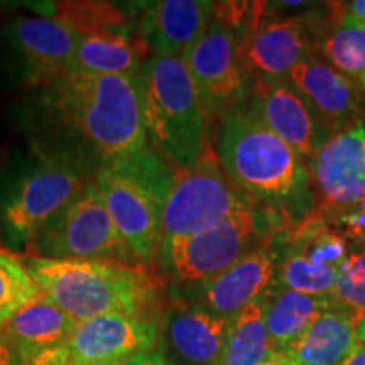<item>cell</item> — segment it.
Returning a JSON list of instances; mask_svg holds the SVG:
<instances>
[{"label":"cell","mask_w":365,"mask_h":365,"mask_svg":"<svg viewBox=\"0 0 365 365\" xmlns=\"http://www.w3.org/2000/svg\"><path fill=\"white\" fill-rule=\"evenodd\" d=\"M31 148L93 176L149 144L139 75L70 71L29 98Z\"/></svg>","instance_id":"1"},{"label":"cell","mask_w":365,"mask_h":365,"mask_svg":"<svg viewBox=\"0 0 365 365\" xmlns=\"http://www.w3.org/2000/svg\"><path fill=\"white\" fill-rule=\"evenodd\" d=\"M215 154L232 185L291 230L317 212L308 164L245 103L222 120Z\"/></svg>","instance_id":"2"},{"label":"cell","mask_w":365,"mask_h":365,"mask_svg":"<svg viewBox=\"0 0 365 365\" xmlns=\"http://www.w3.org/2000/svg\"><path fill=\"white\" fill-rule=\"evenodd\" d=\"M21 257L39 289L76 323L115 313L145 314L156 296V279L144 267Z\"/></svg>","instance_id":"3"},{"label":"cell","mask_w":365,"mask_h":365,"mask_svg":"<svg viewBox=\"0 0 365 365\" xmlns=\"http://www.w3.org/2000/svg\"><path fill=\"white\" fill-rule=\"evenodd\" d=\"M176 175L175 168L148 144L108 163L93 176L117 230L144 267L158 261L164 208Z\"/></svg>","instance_id":"4"},{"label":"cell","mask_w":365,"mask_h":365,"mask_svg":"<svg viewBox=\"0 0 365 365\" xmlns=\"http://www.w3.org/2000/svg\"><path fill=\"white\" fill-rule=\"evenodd\" d=\"M91 181L75 166L31 148L0 168V240L11 252H26L46 223Z\"/></svg>","instance_id":"5"},{"label":"cell","mask_w":365,"mask_h":365,"mask_svg":"<svg viewBox=\"0 0 365 365\" xmlns=\"http://www.w3.org/2000/svg\"><path fill=\"white\" fill-rule=\"evenodd\" d=\"M140 80L149 144L176 171L188 170L210 148V122L188 68L178 56H150Z\"/></svg>","instance_id":"6"},{"label":"cell","mask_w":365,"mask_h":365,"mask_svg":"<svg viewBox=\"0 0 365 365\" xmlns=\"http://www.w3.org/2000/svg\"><path fill=\"white\" fill-rule=\"evenodd\" d=\"M27 255L56 261H81L144 267L117 230L93 180L83 191L41 228Z\"/></svg>","instance_id":"7"},{"label":"cell","mask_w":365,"mask_h":365,"mask_svg":"<svg viewBox=\"0 0 365 365\" xmlns=\"http://www.w3.org/2000/svg\"><path fill=\"white\" fill-rule=\"evenodd\" d=\"M284 228L286 223L279 217L250 203L237 208L208 230L175 245L159 257L158 264L176 281L202 284L227 271Z\"/></svg>","instance_id":"8"},{"label":"cell","mask_w":365,"mask_h":365,"mask_svg":"<svg viewBox=\"0 0 365 365\" xmlns=\"http://www.w3.org/2000/svg\"><path fill=\"white\" fill-rule=\"evenodd\" d=\"M254 203L232 185L210 145L207 153L185 171H178L163 215L159 257L175 245L202 234L237 208ZM257 205V203H255Z\"/></svg>","instance_id":"9"},{"label":"cell","mask_w":365,"mask_h":365,"mask_svg":"<svg viewBox=\"0 0 365 365\" xmlns=\"http://www.w3.org/2000/svg\"><path fill=\"white\" fill-rule=\"evenodd\" d=\"M81 36L51 17H16L2 29L9 75L29 91L48 88L73 70Z\"/></svg>","instance_id":"10"},{"label":"cell","mask_w":365,"mask_h":365,"mask_svg":"<svg viewBox=\"0 0 365 365\" xmlns=\"http://www.w3.org/2000/svg\"><path fill=\"white\" fill-rule=\"evenodd\" d=\"M181 59L210 124L222 122L249 97L252 78L242 61L240 38L222 22L212 19Z\"/></svg>","instance_id":"11"},{"label":"cell","mask_w":365,"mask_h":365,"mask_svg":"<svg viewBox=\"0 0 365 365\" xmlns=\"http://www.w3.org/2000/svg\"><path fill=\"white\" fill-rule=\"evenodd\" d=\"M350 242L325 218L313 215L289 232L274 284L312 296H331Z\"/></svg>","instance_id":"12"},{"label":"cell","mask_w":365,"mask_h":365,"mask_svg":"<svg viewBox=\"0 0 365 365\" xmlns=\"http://www.w3.org/2000/svg\"><path fill=\"white\" fill-rule=\"evenodd\" d=\"M244 103L307 164L312 163L333 137L330 127L313 105L287 78L252 81V88Z\"/></svg>","instance_id":"13"},{"label":"cell","mask_w":365,"mask_h":365,"mask_svg":"<svg viewBox=\"0 0 365 365\" xmlns=\"http://www.w3.org/2000/svg\"><path fill=\"white\" fill-rule=\"evenodd\" d=\"M328 21L330 16L323 14H303L262 22L240 38L242 61L252 81L287 78L298 63L314 54Z\"/></svg>","instance_id":"14"},{"label":"cell","mask_w":365,"mask_h":365,"mask_svg":"<svg viewBox=\"0 0 365 365\" xmlns=\"http://www.w3.org/2000/svg\"><path fill=\"white\" fill-rule=\"evenodd\" d=\"M317 212L331 222L365 196V120L339 132L308 164Z\"/></svg>","instance_id":"15"},{"label":"cell","mask_w":365,"mask_h":365,"mask_svg":"<svg viewBox=\"0 0 365 365\" xmlns=\"http://www.w3.org/2000/svg\"><path fill=\"white\" fill-rule=\"evenodd\" d=\"M289 232V228L277 232L271 240L217 277L195 284L200 291L202 307L218 317L232 318L247 304L261 299L276 281Z\"/></svg>","instance_id":"16"},{"label":"cell","mask_w":365,"mask_h":365,"mask_svg":"<svg viewBox=\"0 0 365 365\" xmlns=\"http://www.w3.org/2000/svg\"><path fill=\"white\" fill-rule=\"evenodd\" d=\"M161 339L148 314H105L76 323L68 349L73 365L125 360L156 350Z\"/></svg>","instance_id":"17"},{"label":"cell","mask_w":365,"mask_h":365,"mask_svg":"<svg viewBox=\"0 0 365 365\" xmlns=\"http://www.w3.org/2000/svg\"><path fill=\"white\" fill-rule=\"evenodd\" d=\"M287 80L313 105L333 135L364 122L360 85L346 78L317 54L298 63L287 75Z\"/></svg>","instance_id":"18"},{"label":"cell","mask_w":365,"mask_h":365,"mask_svg":"<svg viewBox=\"0 0 365 365\" xmlns=\"http://www.w3.org/2000/svg\"><path fill=\"white\" fill-rule=\"evenodd\" d=\"M215 2L161 0L149 4L140 21L139 38L153 56L181 58L202 38L212 22Z\"/></svg>","instance_id":"19"},{"label":"cell","mask_w":365,"mask_h":365,"mask_svg":"<svg viewBox=\"0 0 365 365\" xmlns=\"http://www.w3.org/2000/svg\"><path fill=\"white\" fill-rule=\"evenodd\" d=\"M230 318L218 317L203 307L178 308L168 313L163 341L181 365H217L225 345Z\"/></svg>","instance_id":"20"},{"label":"cell","mask_w":365,"mask_h":365,"mask_svg":"<svg viewBox=\"0 0 365 365\" xmlns=\"http://www.w3.org/2000/svg\"><path fill=\"white\" fill-rule=\"evenodd\" d=\"M360 314L335 307L282 350L296 365H341L359 341Z\"/></svg>","instance_id":"21"},{"label":"cell","mask_w":365,"mask_h":365,"mask_svg":"<svg viewBox=\"0 0 365 365\" xmlns=\"http://www.w3.org/2000/svg\"><path fill=\"white\" fill-rule=\"evenodd\" d=\"M76 322L58 308L43 291L9 319L6 331L19 359L33 357L46 350L68 345Z\"/></svg>","instance_id":"22"},{"label":"cell","mask_w":365,"mask_h":365,"mask_svg":"<svg viewBox=\"0 0 365 365\" xmlns=\"http://www.w3.org/2000/svg\"><path fill=\"white\" fill-rule=\"evenodd\" d=\"M264 319L276 354L299 339L317 319L339 304L331 296H312L272 284L261 298Z\"/></svg>","instance_id":"23"},{"label":"cell","mask_w":365,"mask_h":365,"mask_svg":"<svg viewBox=\"0 0 365 365\" xmlns=\"http://www.w3.org/2000/svg\"><path fill=\"white\" fill-rule=\"evenodd\" d=\"M148 46L139 36L122 33L85 34L80 38L73 71L105 76L139 75Z\"/></svg>","instance_id":"24"},{"label":"cell","mask_w":365,"mask_h":365,"mask_svg":"<svg viewBox=\"0 0 365 365\" xmlns=\"http://www.w3.org/2000/svg\"><path fill=\"white\" fill-rule=\"evenodd\" d=\"M331 16L319 34L314 54L360 85L365 76V26L346 19L344 4H331Z\"/></svg>","instance_id":"25"},{"label":"cell","mask_w":365,"mask_h":365,"mask_svg":"<svg viewBox=\"0 0 365 365\" xmlns=\"http://www.w3.org/2000/svg\"><path fill=\"white\" fill-rule=\"evenodd\" d=\"M276 355L261 299L230 318L225 345L217 365H261Z\"/></svg>","instance_id":"26"},{"label":"cell","mask_w":365,"mask_h":365,"mask_svg":"<svg viewBox=\"0 0 365 365\" xmlns=\"http://www.w3.org/2000/svg\"><path fill=\"white\" fill-rule=\"evenodd\" d=\"M43 12H51V19L70 26L80 36L97 33H120L125 26L127 17L117 6L108 2H53L48 9H39Z\"/></svg>","instance_id":"27"},{"label":"cell","mask_w":365,"mask_h":365,"mask_svg":"<svg viewBox=\"0 0 365 365\" xmlns=\"http://www.w3.org/2000/svg\"><path fill=\"white\" fill-rule=\"evenodd\" d=\"M41 294L19 254L0 250V328Z\"/></svg>","instance_id":"28"},{"label":"cell","mask_w":365,"mask_h":365,"mask_svg":"<svg viewBox=\"0 0 365 365\" xmlns=\"http://www.w3.org/2000/svg\"><path fill=\"white\" fill-rule=\"evenodd\" d=\"M331 298L339 307L365 317V244L350 245Z\"/></svg>","instance_id":"29"},{"label":"cell","mask_w":365,"mask_h":365,"mask_svg":"<svg viewBox=\"0 0 365 365\" xmlns=\"http://www.w3.org/2000/svg\"><path fill=\"white\" fill-rule=\"evenodd\" d=\"M330 223L349 239L350 244H365V196Z\"/></svg>","instance_id":"30"},{"label":"cell","mask_w":365,"mask_h":365,"mask_svg":"<svg viewBox=\"0 0 365 365\" xmlns=\"http://www.w3.org/2000/svg\"><path fill=\"white\" fill-rule=\"evenodd\" d=\"M19 365H73L71 355L68 345L56 346V349L46 350V352H41L38 355H33V357L21 359Z\"/></svg>","instance_id":"31"},{"label":"cell","mask_w":365,"mask_h":365,"mask_svg":"<svg viewBox=\"0 0 365 365\" xmlns=\"http://www.w3.org/2000/svg\"><path fill=\"white\" fill-rule=\"evenodd\" d=\"M120 365H173L166 359L163 350H150V352L137 354L132 357L122 360Z\"/></svg>","instance_id":"32"},{"label":"cell","mask_w":365,"mask_h":365,"mask_svg":"<svg viewBox=\"0 0 365 365\" xmlns=\"http://www.w3.org/2000/svg\"><path fill=\"white\" fill-rule=\"evenodd\" d=\"M341 365H365V317L359 319V341Z\"/></svg>","instance_id":"33"},{"label":"cell","mask_w":365,"mask_h":365,"mask_svg":"<svg viewBox=\"0 0 365 365\" xmlns=\"http://www.w3.org/2000/svg\"><path fill=\"white\" fill-rule=\"evenodd\" d=\"M21 359L6 331L0 328V365H19Z\"/></svg>","instance_id":"34"},{"label":"cell","mask_w":365,"mask_h":365,"mask_svg":"<svg viewBox=\"0 0 365 365\" xmlns=\"http://www.w3.org/2000/svg\"><path fill=\"white\" fill-rule=\"evenodd\" d=\"M344 16L346 19L365 26V0H354L344 4Z\"/></svg>","instance_id":"35"},{"label":"cell","mask_w":365,"mask_h":365,"mask_svg":"<svg viewBox=\"0 0 365 365\" xmlns=\"http://www.w3.org/2000/svg\"><path fill=\"white\" fill-rule=\"evenodd\" d=\"M261 365H296V364L291 362V360H287L284 355L276 354V355H272L271 359L266 360V362L261 364Z\"/></svg>","instance_id":"36"},{"label":"cell","mask_w":365,"mask_h":365,"mask_svg":"<svg viewBox=\"0 0 365 365\" xmlns=\"http://www.w3.org/2000/svg\"><path fill=\"white\" fill-rule=\"evenodd\" d=\"M122 360H110V362H90L85 365H120Z\"/></svg>","instance_id":"37"},{"label":"cell","mask_w":365,"mask_h":365,"mask_svg":"<svg viewBox=\"0 0 365 365\" xmlns=\"http://www.w3.org/2000/svg\"><path fill=\"white\" fill-rule=\"evenodd\" d=\"M360 86H362L364 91H365V76H364V78H362V81H360Z\"/></svg>","instance_id":"38"}]
</instances>
